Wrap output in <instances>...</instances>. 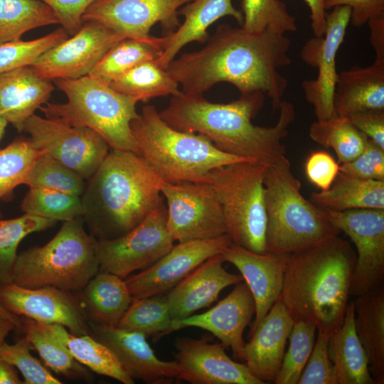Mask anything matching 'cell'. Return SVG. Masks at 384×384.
I'll list each match as a JSON object with an SVG mask.
<instances>
[{"mask_svg":"<svg viewBox=\"0 0 384 384\" xmlns=\"http://www.w3.org/2000/svg\"><path fill=\"white\" fill-rule=\"evenodd\" d=\"M206 43L174 58L166 68L183 92L202 95L218 83L228 82L241 95H267L278 109L288 84L279 70L291 64V41L285 34L222 24Z\"/></svg>","mask_w":384,"mask_h":384,"instance_id":"6da1fadb","label":"cell"},{"mask_svg":"<svg viewBox=\"0 0 384 384\" xmlns=\"http://www.w3.org/2000/svg\"><path fill=\"white\" fill-rule=\"evenodd\" d=\"M265 102L260 92L243 94L228 103H213L202 95L180 91L169 105L159 112L160 117L177 130L203 134L220 151L270 165L285 155L282 141L294 121L293 104L282 100L279 117L271 127L253 124Z\"/></svg>","mask_w":384,"mask_h":384,"instance_id":"7a4b0ae2","label":"cell"},{"mask_svg":"<svg viewBox=\"0 0 384 384\" xmlns=\"http://www.w3.org/2000/svg\"><path fill=\"white\" fill-rule=\"evenodd\" d=\"M356 260L351 243L335 235L288 254L279 299L294 321L330 337L341 326Z\"/></svg>","mask_w":384,"mask_h":384,"instance_id":"3957f363","label":"cell"},{"mask_svg":"<svg viewBox=\"0 0 384 384\" xmlns=\"http://www.w3.org/2000/svg\"><path fill=\"white\" fill-rule=\"evenodd\" d=\"M162 181L140 155L110 149L81 196L83 218L98 240L122 236L164 201Z\"/></svg>","mask_w":384,"mask_h":384,"instance_id":"277c9868","label":"cell"},{"mask_svg":"<svg viewBox=\"0 0 384 384\" xmlns=\"http://www.w3.org/2000/svg\"><path fill=\"white\" fill-rule=\"evenodd\" d=\"M130 127L139 155L163 181H208L215 168L251 161L220 151L203 134L174 129L153 105L143 107Z\"/></svg>","mask_w":384,"mask_h":384,"instance_id":"5b68a950","label":"cell"},{"mask_svg":"<svg viewBox=\"0 0 384 384\" xmlns=\"http://www.w3.org/2000/svg\"><path fill=\"white\" fill-rule=\"evenodd\" d=\"M263 182L266 252L291 254L339 235L324 210L302 196L285 155L267 166Z\"/></svg>","mask_w":384,"mask_h":384,"instance_id":"8992f818","label":"cell"},{"mask_svg":"<svg viewBox=\"0 0 384 384\" xmlns=\"http://www.w3.org/2000/svg\"><path fill=\"white\" fill-rule=\"evenodd\" d=\"M97 239L81 218L65 221L46 245L18 254L13 281L26 288L53 287L81 291L99 272Z\"/></svg>","mask_w":384,"mask_h":384,"instance_id":"52a82bcc","label":"cell"},{"mask_svg":"<svg viewBox=\"0 0 384 384\" xmlns=\"http://www.w3.org/2000/svg\"><path fill=\"white\" fill-rule=\"evenodd\" d=\"M67 96L65 103L46 102L39 109L47 118L74 127H88L100 134L111 149L139 154L130 124L138 113L135 100L90 75L55 80Z\"/></svg>","mask_w":384,"mask_h":384,"instance_id":"ba28073f","label":"cell"},{"mask_svg":"<svg viewBox=\"0 0 384 384\" xmlns=\"http://www.w3.org/2000/svg\"><path fill=\"white\" fill-rule=\"evenodd\" d=\"M267 166L255 161H244L215 168L208 174L232 242L260 254L266 252L263 180Z\"/></svg>","mask_w":384,"mask_h":384,"instance_id":"9c48e42d","label":"cell"},{"mask_svg":"<svg viewBox=\"0 0 384 384\" xmlns=\"http://www.w3.org/2000/svg\"><path fill=\"white\" fill-rule=\"evenodd\" d=\"M166 227L174 241L213 239L227 234L220 201L208 181H162Z\"/></svg>","mask_w":384,"mask_h":384,"instance_id":"30bf717a","label":"cell"},{"mask_svg":"<svg viewBox=\"0 0 384 384\" xmlns=\"http://www.w3.org/2000/svg\"><path fill=\"white\" fill-rule=\"evenodd\" d=\"M167 210L164 201L135 228L118 238L97 240L99 272L125 279L146 269L174 246L166 227Z\"/></svg>","mask_w":384,"mask_h":384,"instance_id":"8fae6325","label":"cell"},{"mask_svg":"<svg viewBox=\"0 0 384 384\" xmlns=\"http://www.w3.org/2000/svg\"><path fill=\"white\" fill-rule=\"evenodd\" d=\"M23 132L33 145L65 166L90 179L100 166L110 147L97 132L36 114L24 124Z\"/></svg>","mask_w":384,"mask_h":384,"instance_id":"7c38bea8","label":"cell"},{"mask_svg":"<svg viewBox=\"0 0 384 384\" xmlns=\"http://www.w3.org/2000/svg\"><path fill=\"white\" fill-rule=\"evenodd\" d=\"M322 210L327 220L348 235L356 247L350 295L358 297L381 285L384 276V209Z\"/></svg>","mask_w":384,"mask_h":384,"instance_id":"4fadbf2b","label":"cell"},{"mask_svg":"<svg viewBox=\"0 0 384 384\" xmlns=\"http://www.w3.org/2000/svg\"><path fill=\"white\" fill-rule=\"evenodd\" d=\"M351 10L338 6L326 13V27L321 36H314L304 44L300 57L306 64L317 69L315 79L304 80L302 87L306 101L313 107L317 120L336 115L334 95L338 73L336 55L350 22Z\"/></svg>","mask_w":384,"mask_h":384,"instance_id":"5bb4252c","label":"cell"},{"mask_svg":"<svg viewBox=\"0 0 384 384\" xmlns=\"http://www.w3.org/2000/svg\"><path fill=\"white\" fill-rule=\"evenodd\" d=\"M0 304L9 312L44 324H58L77 336L90 334L87 314L81 297L70 291L45 287L26 288L0 283Z\"/></svg>","mask_w":384,"mask_h":384,"instance_id":"9a60e30c","label":"cell"},{"mask_svg":"<svg viewBox=\"0 0 384 384\" xmlns=\"http://www.w3.org/2000/svg\"><path fill=\"white\" fill-rule=\"evenodd\" d=\"M192 0H95L82 21L101 23L126 38L150 40L151 28L159 23L166 36L179 26V9Z\"/></svg>","mask_w":384,"mask_h":384,"instance_id":"2e32d148","label":"cell"},{"mask_svg":"<svg viewBox=\"0 0 384 384\" xmlns=\"http://www.w3.org/2000/svg\"><path fill=\"white\" fill-rule=\"evenodd\" d=\"M124 38L100 23L84 21L76 33L48 50L32 66L50 81L79 78L88 75L102 57Z\"/></svg>","mask_w":384,"mask_h":384,"instance_id":"e0dca14e","label":"cell"},{"mask_svg":"<svg viewBox=\"0 0 384 384\" xmlns=\"http://www.w3.org/2000/svg\"><path fill=\"white\" fill-rule=\"evenodd\" d=\"M228 234L178 242L154 264L124 282L133 299L159 295L172 289L207 259L221 254L232 243Z\"/></svg>","mask_w":384,"mask_h":384,"instance_id":"ac0fdd59","label":"cell"},{"mask_svg":"<svg viewBox=\"0 0 384 384\" xmlns=\"http://www.w3.org/2000/svg\"><path fill=\"white\" fill-rule=\"evenodd\" d=\"M174 357L179 367V380L192 384H264L245 363L232 360L220 343L203 338H178Z\"/></svg>","mask_w":384,"mask_h":384,"instance_id":"d6986e66","label":"cell"},{"mask_svg":"<svg viewBox=\"0 0 384 384\" xmlns=\"http://www.w3.org/2000/svg\"><path fill=\"white\" fill-rule=\"evenodd\" d=\"M89 324L94 338L111 350L133 380L150 384L171 383L179 380L176 361H165L157 358L144 334L117 326Z\"/></svg>","mask_w":384,"mask_h":384,"instance_id":"ffe728a7","label":"cell"},{"mask_svg":"<svg viewBox=\"0 0 384 384\" xmlns=\"http://www.w3.org/2000/svg\"><path fill=\"white\" fill-rule=\"evenodd\" d=\"M255 314V303L245 282H238L233 291L215 306L199 314L172 320L170 332L185 327H198L213 334L225 348L243 361V333Z\"/></svg>","mask_w":384,"mask_h":384,"instance_id":"44dd1931","label":"cell"},{"mask_svg":"<svg viewBox=\"0 0 384 384\" xmlns=\"http://www.w3.org/2000/svg\"><path fill=\"white\" fill-rule=\"evenodd\" d=\"M288 254L257 253L232 242L221 253L224 262L233 264L241 273L255 303L252 332L279 299Z\"/></svg>","mask_w":384,"mask_h":384,"instance_id":"7402d4cb","label":"cell"},{"mask_svg":"<svg viewBox=\"0 0 384 384\" xmlns=\"http://www.w3.org/2000/svg\"><path fill=\"white\" fill-rule=\"evenodd\" d=\"M294 319L279 299L251 332L243 361L257 379L274 381L280 370Z\"/></svg>","mask_w":384,"mask_h":384,"instance_id":"603a6c76","label":"cell"},{"mask_svg":"<svg viewBox=\"0 0 384 384\" xmlns=\"http://www.w3.org/2000/svg\"><path fill=\"white\" fill-rule=\"evenodd\" d=\"M223 262L221 254L207 259L166 295L172 320L210 306L223 289L243 281L242 275L226 271Z\"/></svg>","mask_w":384,"mask_h":384,"instance_id":"cb8c5ba5","label":"cell"},{"mask_svg":"<svg viewBox=\"0 0 384 384\" xmlns=\"http://www.w3.org/2000/svg\"><path fill=\"white\" fill-rule=\"evenodd\" d=\"M53 90L51 81L32 65L0 73V115L23 132L26 120L47 102Z\"/></svg>","mask_w":384,"mask_h":384,"instance_id":"d4e9b609","label":"cell"},{"mask_svg":"<svg viewBox=\"0 0 384 384\" xmlns=\"http://www.w3.org/2000/svg\"><path fill=\"white\" fill-rule=\"evenodd\" d=\"M178 14L183 16V21L172 33L165 36L167 41L157 60L164 69L187 44L206 43L209 38L208 28L220 18L231 16L240 26L243 22L241 11L235 8L232 0H192L181 6Z\"/></svg>","mask_w":384,"mask_h":384,"instance_id":"484cf974","label":"cell"},{"mask_svg":"<svg viewBox=\"0 0 384 384\" xmlns=\"http://www.w3.org/2000/svg\"><path fill=\"white\" fill-rule=\"evenodd\" d=\"M336 116L370 110H384V62L374 60L369 66H353L341 71L334 95Z\"/></svg>","mask_w":384,"mask_h":384,"instance_id":"4316f807","label":"cell"},{"mask_svg":"<svg viewBox=\"0 0 384 384\" xmlns=\"http://www.w3.org/2000/svg\"><path fill=\"white\" fill-rule=\"evenodd\" d=\"M355 308L348 304L343 321L329 338L328 353L335 384H376L369 370L367 355L356 332Z\"/></svg>","mask_w":384,"mask_h":384,"instance_id":"83f0119b","label":"cell"},{"mask_svg":"<svg viewBox=\"0 0 384 384\" xmlns=\"http://www.w3.org/2000/svg\"><path fill=\"white\" fill-rule=\"evenodd\" d=\"M354 325L376 384L384 383V291L381 285L353 301Z\"/></svg>","mask_w":384,"mask_h":384,"instance_id":"f1b7e54d","label":"cell"},{"mask_svg":"<svg viewBox=\"0 0 384 384\" xmlns=\"http://www.w3.org/2000/svg\"><path fill=\"white\" fill-rule=\"evenodd\" d=\"M309 201L321 209L334 211L384 209V181L365 179L339 171L330 188L313 192Z\"/></svg>","mask_w":384,"mask_h":384,"instance_id":"f546056e","label":"cell"},{"mask_svg":"<svg viewBox=\"0 0 384 384\" xmlns=\"http://www.w3.org/2000/svg\"><path fill=\"white\" fill-rule=\"evenodd\" d=\"M86 312L94 323L117 326L133 299L122 279L98 272L81 290Z\"/></svg>","mask_w":384,"mask_h":384,"instance_id":"4dcf8cb0","label":"cell"},{"mask_svg":"<svg viewBox=\"0 0 384 384\" xmlns=\"http://www.w3.org/2000/svg\"><path fill=\"white\" fill-rule=\"evenodd\" d=\"M43 324L79 363L99 375L114 378L124 384L134 383L111 350L100 341L90 334L74 335L60 324Z\"/></svg>","mask_w":384,"mask_h":384,"instance_id":"1f68e13d","label":"cell"},{"mask_svg":"<svg viewBox=\"0 0 384 384\" xmlns=\"http://www.w3.org/2000/svg\"><path fill=\"white\" fill-rule=\"evenodd\" d=\"M166 41V36H154L147 41L124 38L102 57L88 75L109 85L136 65L158 60Z\"/></svg>","mask_w":384,"mask_h":384,"instance_id":"d6a6232c","label":"cell"},{"mask_svg":"<svg viewBox=\"0 0 384 384\" xmlns=\"http://www.w3.org/2000/svg\"><path fill=\"white\" fill-rule=\"evenodd\" d=\"M109 85L115 91L137 102L151 98L174 96L179 84L156 60L142 63L112 80Z\"/></svg>","mask_w":384,"mask_h":384,"instance_id":"836d02e7","label":"cell"},{"mask_svg":"<svg viewBox=\"0 0 384 384\" xmlns=\"http://www.w3.org/2000/svg\"><path fill=\"white\" fill-rule=\"evenodd\" d=\"M58 23L53 11L41 0H0V44L21 40L32 29Z\"/></svg>","mask_w":384,"mask_h":384,"instance_id":"e575fe53","label":"cell"},{"mask_svg":"<svg viewBox=\"0 0 384 384\" xmlns=\"http://www.w3.org/2000/svg\"><path fill=\"white\" fill-rule=\"evenodd\" d=\"M20 318V329L24 338L47 367L58 375L69 378L87 376L85 368L75 360L64 345L46 330L43 323L24 316Z\"/></svg>","mask_w":384,"mask_h":384,"instance_id":"d590c367","label":"cell"},{"mask_svg":"<svg viewBox=\"0 0 384 384\" xmlns=\"http://www.w3.org/2000/svg\"><path fill=\"white\" fill-rule=\"evenodd\" d=\"M309 135L317 144L331 148L337 155L338 164L357 157L368 139L348 117L340 116L314 122L309 127Z\"/></svg>","mask_w":384,"mask_h":384,"instance_id":"8d00e7d4","label":"cell"},{"mask_svg":"<svg viewBox=\"0 0 384 384\" xmlns=\"http://www.w3.org/2000/svg\"><path fill=\"white\" fill-rule=\"evenodd\" d=\"M21 209L24 213L63 222L85 214L81 196L41 187L29 188Z\"/></svg>","mask_w":384,"mask_h":384,"instance_id":"74e56055","label":"cell"},{"mask_svg":"<svg viewBox=\"0 0 384 384\" xmlns=\"http://www.w3.org/2000/svg\"><path fill=\"white\" fill-rule=\"evenodd\" d=\"M55 223L27 213L16 218L0 219V283L13 281L17 248L21 241L28 235L49 228Z\"/></svg>","mask_w":384,"mask_h":384,"instance_id":"f35d334b","label":"cell"},{"mask_svg":"<svg viewBox=\"0 0 384 384\" xmlns=\"http://www.w3.org/2000/svg\"><path fill=\"white\" fill-rule=\"evenodd\" d=\"M171 322L166 296L159 294L133 299L117 327L148 337L169 334Z\"/></svg>","mask_w":384,"mask_h":384,"instance_id":"ab89813d","label":"cell"},{"mask_svg":"<svg viewBox=\"0 0 384 384\" xmlns=\"http://www.w3.org/2000/svg\"><path fill=\"white\" fill-rule=\"evenodd\" d=\"M241 12L240 26L247 31L271 30L285 34L297 30L296 18L281 0H242Z\"/></svg>","mask_w":384,"mask_h":384,"instance_id":"60d3db41","label":"cell"},{"mask_svg":"<svg viewBox=\"0 0 384 384\" xmlns=\"http://www.w3.org/2000/svg\"><path fill=\"white\" fill-rule=\"evenodd\" d=\"M43 153L30 139L23 138L0 149V198L23 184L33 164Z\"/></svg>","mask_w":384,"mask_h":384,"instance_id":"b9f144b4","label":"cell"},{"mask_svg":"<svg viewBox=\"0 0 384 384\" xmlns=\"http://www.w3.org/2000/svg\"><path fill=\"white\" fill-rule=\"evenodd\" d=\"M23 184L41 187L81 196L86 180L46 153H43L31 168Z\"/></svg>","mask_w":384,"mask_h":384,"instance_id":"7bdbcfd3","label":"cell"},{"mask_svg":"<svg viewBox=\"0 0 384 384\" xmlns=\"http://www.w3.org/2000/svg\"><path fill=\"white\" fill-rule=\"evenodd\" d=\"M316 327L306 320L294 321L289 339L288 349L282 360L276 384H297L312 351Z\"/></svg>","mask_w":384,"mask_h":384,"instance_id":"ee69618b","label":"cell"},{"mask_svg":"<svg viewBox=\"0 0 384 384\" xmlns=\"http://www.w3.org/2000/svg\"><path fill=\"white\" fill-rule=\"evenodd\" d=\"M68 36L61 27L33 40L21 39L0 44V73L32 65L42 54L65 41Z\"/></svg>","mask_w":384,"mask_h":384,"instance_id":"f6af8a7d","label":"cell"},{"mask_svg":"<svg viewBox=\"0 0 384 384\" xmlns=\"http://www.w3.org/2000/svg\"><path fill=\"white\" fill-rule=\"evenodd\" d=\"M31 349V346L25 338L14 344L5 342L0 348V358L21 372L24 384H61L59 379L32 356Z\"/></svg>","mask_w":384,"mask_h":384,"instance_id":"bcb514c9","label":"cell"},{"mask_svg":"<svg viewBox=\"0 0 384 384\" xmlns=\"http://www.w3.org/2000/svg\"><path fill=\"white\" fill-rule=\"evenodd\" d=\"M329 337L318 332L312 351L297 384H335L332 363L328 353Z\"/></svg>","mask_w":384,"mask_h":384,"instance_id":"7dc6e473","label":"cell"},{"mask_svg":"<svg viewBox=\"0 0 384 384\" xmlns=\"http://www.w3.org/2000/svg\"><path fill=\"white\" fill-rule=\"evenodd\" d=\"M339 171L365 179L384 181V149L368 139L361 153L340 164Z\"/></svg>","mask_w":384,"mask_h":384,"instance_id":"c3c4849f","label":"cell"},{"mask_svg":"<svg viewBox=\"0 0 384 384\" xmlns=\"http://www.w3.org/2000/svg\"><path fill=\"white\" fill-rule=\"evenodd\" d=\"M338 171V163L331 154L324 151L311 153L305 163L306 178L321 191L330 188Z\"/></svg>","mask_w":384,"mask_h":384,"instance_id":"681fc988","label":"cell"},{"mask_svg":"<svg viewBox=\"0 0 384 384\" xmlns=\"http://www.w3.org/2000/svg\"><path fill=\"white\" fill-rule=\"evenodd\" d=\"M54 12L59 24L68 35H74L81 28L82 15L95 0H41Z\"/></svg>","mask_w":384,"mask_h":384,"instance_id":"f907efd6","label":"cell"},{"mask_svg":"<svg viewBox=\"0 0 384 384\" xmlns=\"http://www.w3.org/2000/svg\"><path fill=\"white\" fill-rule=\"evenodd\" d=\"M346 6L351 10L350 23L360 28L370 20L384 16V0H329L326 10L335 6Z\"/></svg>","mask_w":384,"mask_h":384,"instance_id":"816d5d0a","label":"cell"},{"mask_svg":"<svg viewBox=\"0 0 384 384\" xmlns=\"http://www.w3.org/2000/svg\"><path fill=\"white\" fill-rule=\"evenodd\" d=\"M369 139L384 149V110H370L348 117Z\"/></svg>","mask_w":384,"mask_h":384,"instance_id":"f5cc1de1","label":"cell"},{"mask_svg":"<svg viewBox=\"0 0 384 384\" xmlns=\"http://www.w3.org/2000/svg\"><path fill=\"white\" fill-rule=\"evenodd\" d=\"M310 11L311 28L314 36H321L326 27V3L329 0H303Z\"/></svg>","mask_w":384,"mask_h":384,"instance_id":"db71d44e","label":"cell"},{"mask_svg":"<svg viewBox=\"0 0 384 384\" xmlns=\"http://www.w3.org/2000/svg\"><path fill=\"white\" fill-rule=\"evenodd\" d=\"M370 43L375 51V61L384 62V16L370 20Z\"/></svg>","mask_w":384,"mask_h":384,"instance_id":"11a10c76","label":"cell"},{"mask_svg":"<svg viewBox=\"0 0 384 384\" xmlns=\"http://www.w3.org/2000/svg\"><path fill=\"white\" fill-rule=\"evenodd\" d=\"M22 384L16 367L0 358V384Z\"/></svg>","mask_w":384,"mask_h":384,"instance_id":"9f6ffc18","label":"cell"},{"mask_svg":"<svg viewBox=\"0 0 384 384\" xmlns=\"http://www.w3.org/2000/svg\"><path fill=\"white\" fill-rule=\"evenodd\" d=\"M19 327L16 322L0 314V348L9 334Z\"/></svg>","mask_w":384,"mask_h":384,"instance_id":"6f0895ef","label":"cell"},{"mask_svg":"<svg viewBox=\"0 0 384 384\" xmlns=\"http://www.w3.org/2000/svg\"><path fill=\"white\" fill-rule=\"evenodd\" d=\"M0 314L8 317L9 319L14 321L16 322L19 326L21 325V318L18 316H16L9 311H7L6 309H4L1 304H0ZM20 328V327H19Z\"/></svg>","mask_w":384,"mask_h":384,"instance_id":"680465c9","label":"cell"},{"mask_svg":"<svg viewBox=\"0 0 384 384\" xmlns=\"http://www.w3.org/2000/svg\"><path fill=\"white\" fill-rule=\"evenodd\" d=\"M8 124L7 121L4 117L0 115V142L4 137L5 129Z\"/></svg>","mask_w":384,"mask_h":384,"instance_id":"91938a15","label":"cell"},{"mask_svg":"<svg viewBox=\"0 0 384 384\" xmlns=\"http://www.w3.org/2000/svg\"><path fill=\"white\" fill-rule=\"evenodd\" d=\"M0 216H1V215H0Z\"/></svg>","mask_w":384,"mask_h":384,"instance_id":"94428289","label":"cell"}]
</instances>
